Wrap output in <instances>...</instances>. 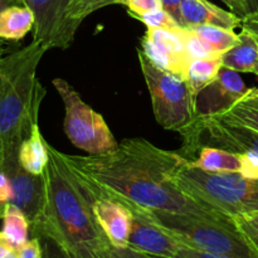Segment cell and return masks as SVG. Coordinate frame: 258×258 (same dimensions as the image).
<instances>
[{
	"instance_id": "8fae6325",
	"label": "cell",
	"mask_w": 258,
	"mask_h": 258,
	"mask_svg": "<svg viewBox=\"0 0 258 258\" xmlns=\"http://www.w3.org/2000/svg\"><path fill=\"white\" fill-rule=\"evenodd\" d=\"M249 91L239 72L222 67L218 75L196 97L197 118L221 116Z\"/></svg>"
},
{
	"instance_id": "277c9868",
	"label": "cell",
	"mask_w": 258,
	"mask_h": 258,
	"mask_svg": "<svg viewBox=\"0 0 258 258\" xmlns=\"http://www.w3.org/2000/svg\"><path fill=\"white\" fill-rule=\"evenodd\" d=\"M173 180L197 202L232 219L258 213V179L238 173H208L185 165L174 174Z\"/></svg>"
},
{
	"instance_id": "d590c367",
	"label": "cell",
	"mask_w": 258,
	"mask_h": 258,
	"mask_svg": "<svg viewBox=\"0 0 258 258\" xmlns=\"http://www.w3.org/2000/svg\"><path fill=\"white\" fill-rule=\"evenodd\" d=\"M15 251H17V248H14L10 244V242L5 238L3 232H0V258H7L9 254H12Z\"/></svg>"
},
{
	"instance_id": "8992f818",
	"label": "cell",
	"mask_w": 258,
	"mask_h": 258,
	"mask_svg": "<svg viewBox=\"0 0 258 258\" xmlns=\"http://www.w3.org/2000/svg\"><path fill=\"white\" fill-rule=\"evenodd\" d=\"M138 58L159 125L181 135L197 120L196 95L185 78L154 64L139 48Z\"/></svg>"
},
{
	"instance_id": "74e56055",
	"label": "cell",
	"mask_w": 258,
	"mask_h": 258,
	"mask_svg": "<svg viewBox=\"0 0 258 258\" xmlns=\"http://www.w3.org/2000/svg\"><path fill=\"white\" fill-rule=\"evenodd\" d=\"M243 2L244 5H246L248 14L258 13V0H243Z\"/></svg>"
},
{
	"instance_id": "f1b7e54d",
	"label": "cell",
	"mask_w": 258,
	"mask_h": 258,
	"mask_svg": "<svg viewBox=\"0 0 258 258\" xmlns=\"http://www.w3.org/2000/svg\"><path fill=\"white\" fill-rule=\"evenodd\" d=\"M42 254L43 247L39 237H33L28 239L27 243L17 249L18 258H42Z\"/></svg>"
},
{
	"instance_id": "6da1fadb",
	"label": "cell",
	"mask_w": 258,
	"mask_h": 258,
	"mask_svg": "<svg viewBox=\"0 0 258 258\" xmlns=\"http://www.w3.org/2000/svg\"><path fill=\"white\" fill-rule=\"evenodd\" d=\"M62 155L90 196L110 197L146 211L234 222L176 186L174 174L188 165V159L145 139H126L113 151L100 155Z\"/></svg>"
},
{
	"instance_id": "ffe728a7",
	"label": "cell",
	"mask_w": 258,
	"mask_h": 258,
	"mask_svg": "<svg viewBox=\"0 0 258 258\" xmlns=\"http://www.w3.org/2000/svg\"><path fill=\"white\" fill-rule=\"evenodd\" d=\"M3 234L14 248H19L28 242L30 222L27 216L12 203L5 204L3 213Z\"/></svg>"
},
{
	"instance_id": "4fadbf2b",
	"label": "cell",
	"mask_w": 258,
	"mask_h": 258,
	"mask_svg": "<svg viewBox=\"0 0 258 258\" xmlns=\"http://www.w3.org/2000/svg\"><path fill=\"white\" fill-rule=\"evenodd\" d=\"M188 165L208 173H238L258 179V154L253 151L236 153L214 146H199Z\"/></svg>"
},
{
	"instance_id": "e0dca14e",
	"label": "cell",
	"mask_w": 258,
	"mask_h": 258,
	"mask_svg": "<svg viewBox=\"0 0 258 258\" xmlns=\"http://www.w3.org/2000/svg\"><path fill=\"white\" fill-rule=\"evenodd\" d=\"M34 28V14L24 4H10L0 12V38L22 40Z\"/></svg>"
},
{
	"instance_id": "f35d334b",
	"label": "cell",
	"mask_w": 258,
	"mask_h": 258,
	"mask_svg": "<svg viewBox=\"0 0 258 258\" xmlns=\"http://www.w3.org/2000/svg\"><path fill=\"white\" fill-rule=\"evenodd\" d=\"M4 208H5V204H0V219L3 218V213H4Z\"/></svg>"
},
{
	"instance_id": "60d3db41",
	"label": "cell",
	"mask_w": 258,
	"mask_h": 258,
	"mask_svg": "<svg viewBox=\"0 0 258 258\" xmlns=\"http://www.w3.org/2000/svg\"><path fill=\"white\" fill-rule=\"evenodd\" d=\"M14 4H22V0H12Z\"/></svg>"
},
{
	"instance_id": "7402d4cb",
	"label": "cell",
	"mask_w": 258,
	"mask_h": 258,
	"mask_svg": "<svg viewBox=\"0 0 258 258\" xmlns=\"http://www.w3.org/2000/svg\"><path fill=\"white\" fill-rule=\"evenodd\" d=\"M186 28L199 35L216 54H223L229 48L233 47L238 39V34H236L234 30L216 25H191Z\"/></svg>"
},
{
	"instance_id": "cb8c5ba5",
	"label": "cell",
	"mask_w": 258,
	"mask_h": 258,
	"mask_svg": "<svg viewBox=\"0 0 258 258\" xmlns=\"http://www.w3.org/2000/svg\"><path fill=\"white\" fill-rule=\"evenodd\" d=\"M135 19L140 20L141 23L146 25L148 28H164V29H175L180 25L176 23V20L169 14L168 12L161 8V9L154 10V12L145 13L140 15H131ZM183 28V27H181Z\"/></svg>"
},
{
	"instance_id": "4316f807",
	"label": "cell",
	"mask_w": 258,
	"mask_h": 258,
	"mask_svg": "<svg viewBox=\"0 0 258 258\" xmlns=\"http://www.w3.org/2000/svg\"><path fill=\"white\" fill-rule=\"evenodd\" d=\"M123 5L128 9L130 15L145 14L163 8L161 0H125Z\"/></svg>"
},
{
	"instance_id": "f546056e",
	"label": "cell",
	"mask_w": 258,
	"mask_h": 258,
	"mask_svg": "<svg viewBox=\"0 0 258 258\" xmlns=\"http://www.w3.org/2000/svg\"><path fill=\"white\" fill-rule=\"evenodd\" d=\"M13 197L12 183L9 176L0 169V204L10 203Z\"/></svg>"
},
{
	"instance_id": "8d00e7d4",
	"label": "cell",
	"mask_w": 258,
	"mask_h": 258,
	"mask_svg": "<svg viewBox=\"0 0 258 258\" xmlns=\"http://www.w3.org/2000/svg\"><path fill=\"white\" fill-rule=\"evenodd\" d=\"M10 4H14V3L12 0H0V12L7 7H9ZM3 57H4V40L0 38V60H2Z\"/></svg>"
},
{
	"instance_id": "484cf974",
	"label": "cell",
	"mask_w": 258,
	"mask_h": 258,
	"mask_svg": "<svg viewBox=\"0 0 258 258\" xmlns=\"http://www.w3.org/2000/svg\"><path fill=\"white\" fill-rule=\"evenodd\" d=\"M185 38H186V49H188L189 55L191 60L196 58H204L209 55H216V53L211 49L208 44L202 39L199 35L191 32L190 29L185 28Z\"/></svg>"
},
{
	"instance_id": "4dcf8cb0",
	"label": "cell",
	"mask_w": 258,
	"mask_h": 258,
	"mask_svg": "<svg viewBox=\"0 0 258 258\" xmlns=\"http://www.w3.org/2000/svg\"><path fill=\"white\" fill-rule=\"evenodd\" d=\"M183 0H161V4H163V9L165 12H168L174 19L176 20L180 27L184 28L183 20H181V14H180V4Z\"/></svg>"
},
{
	"instance_id": "3957f363",
	"label": "cell",
	"mask_w": 258,
	"mask_h": 258,
	"mask_svg": "<svg viewBox=\"0 0 258 258\" xmlns=\"http://www.w3.org/2000/svg\"><path fill=\"white\" fill-rule=\"evenodd\" d=\"M47 50L33 39L0 60V161L18 158L20 145L38 123L45 90L37 71Z\"/></svg>"
},
{
	"instance_id": "2e32d148",
	"label": "cell",
	"mask_w": 258,
	"mask_h": 258,
	"mask_svg": "<svg viewBox=\"0 0 258 258\" xmlns=\"http://www.w3.org/2000/svg\"><path fill=\"white\" fill-rule=\"evenodd\" d=\"M223 67L236 72L253 73L258 62V42L248 29L242 27L238 39L232 48L222 54Z\"/></svg>"
},
{
	"instance_id": "ba28073f",
	"label": "cell",
	"mask_w": 258,
	"mask_h": 258,
	"mask_svg": "<svg viewBox=\"0 0 258 258\" xmlns=\"http://www.w3.org/2000/svg\"><path fill=\"white\" fill-rule=\"evenodd\" d=\"M34 14L33 39L48 49H67L77 30L70 22L72 0H22Z\"/></svg>"
},
{
	"instance_id": "7a4b0ae2",
	"label": "cell",
	"mask_w": 258,
	"mask_h": 258,
	"mask_svg": "<svg viewBox=\"0 0 258 258\" xmlns=\"http://www.w3.org/2000/svg\"><path fill=\"white\" fill-rule=\"evenodd\" d=\"M47 148V206L42 219L30 227L33 237L54 239L72 258H107L112 246L96 221L90 194L62 153L48 141Z\"/></svg>"
},
{
	"instance_id": "7c38bea8",
	"label": "cell",
	"mask_w": 258,
	"mask_h": 258,
	"mask_svg": "<svg viewBox=\"0 0 258 258\" xmlns=\"http://www.w3.org/2000/svg\"><path fill=\"white\" fill-rule=\"evenodd\" d=\"M125 204V203H123ZM126 206L133 213L130 238L127 248L140 253L158 258H175L183 244L171 234L164 231L150 216L146 209Z\"/></svg>"
},
{
	"instance_id": "1f68e13d",
	"label": "cell",
	"mask_w": 258,
	"mask_h": 258,
	"mask_svg": "<svg viewBox=\"0 0 258 258\" xmlns=\"http://www.w3.org/2000/svg\"><path fill=\"white\" fill-rule=\"evenodd\" d=\"M107 258H153L131 248H115L112 247Z\"/></svg>"
},
{
	"instance_id": "44dd1931",
	"label": "cell",
	"mask_w": 258,
	"mask_h": 258,
	"mask_svg": "<svg viewBox=\"0 0 258 258\" xmlns=\"http://www.w3.org/2000/svg\"><path fill=\"white\" fill-rule=\"evenodd\" d=\"M217 117L258 131V88H249L248 92L231 110Z\"/></svg>"
},
{
	"instance_id": "e575fe53",
	"label": "cell",
	"mask_w": 258,
	"mask_h": 258,
	"mask_svg": "<svg viewBox=\"0 0 258 258\" xmlns=\"http://www.w3.org/2000/svg\"><path fill=\"white\" fill-rule=\"evenodd\" d=\"M241 27L248 29L254 35V38H256V40L258 42V13L248 14L247 17H244L243 20H242Z\"/></svg>"
},
{
	"instance_id": "ab89813d",
	"label": "cell",
	"mask_w": 258,
	"mask_h": 258,
	"mask_svg": "<svg viewBox=\"0 0 258 258\" xmlns=\"http://www.w3.org/2000/svg\"><path fill=\"white\" fill-rule=\"evenodd\" d=\"M253 73H254V75H256L257 77H258V62H257L256 67H254V70H253Z\"/></svg>"
},
{
	"instance_id": "d4e9b609",
	"label": "cell",
	"mask_w": 258,
	"mask_h": 258,
	"mask_svg": "<svg viewBox=\"0 0 258 258\" xmlns=\"http://www.w3.org/2000/svg\"><path fill=\"white\" fill-rule=\"evenodd\" d=\"M233 221L242 236L258 253V213L237 217Z\"/></svg>"
},
{
	"instance_id": "d6a6232c",
	"label": "cell",
	"mask_w": 258,
	"mask_h": 258,
	"mask_svg": "<svg viewBox=\"0 0 258 258\" xmlns=\"http://www.w3.org/2000/svg\"><path fill=\"white\" fill-rule=\"evenodd\" d=\"M175 258H227L222 256H214V254L206 253V252L196 251V249L188 248V247H183L176 254Z\"/></svg>"
},
{
	"instance_id": "5bb4252c",
	"label": "cell",
	"mask_w": 258,
	"mask_h": 258,
	"mask_svg": "<svg viewBox=\"0 0 258 258\" xmlns=\"http://www.w3.org/2000/svg\"><path fill=\"white\" fill-rule=\"evenodd\" d=\"M93 214L106 238L115 248H127L133 226L130 208L117 199L105 196H90Z\"/></svg>"
},
{
	"instance_id": "83f0119b",
	"label": "cell",
	"mask_w": 258,
	"mask_h": 258,
	"mask_svg": "<svg viewBox=\"0 0 258 258\" xmlns=\"http://www.w3.org/2000/svg\"><path fill=\"white\" fill-rule=\"evenodd\" d=\"M39 238L42 241L43 247L42 258H72L68 254V252L60 244H58L54 239L45 236H40Z\"/></svg>"
},
{
	"instance_id": "d6986e66",
	"label": "cell",
	"mask_w": 258,
	"mask_h": 258,
	"mask_svg": "<svg viewBox=\"0 0 258 258\" xmlns=\"http://www.w3.org/2000/svg\"><path fill=\"white\" fill-rule=\"evenodd\" d=\"M223 67L222 62V54L209 55L204 58H196L191 60L188 66L185 73V80L190 86L193 93L198 95L208 83L216 78L219 70Z\"/></svg>"
},
{
	"instance_id": "9c48e42d",
	"label": "cell",
	"mask_w": 258,
	"mask_h": 258,
	"mask_svg": "<svg viewBox=\"0 0 258 258\" xmlns=\"http://www.w3.org/2000/svg\"><path fill=\"white\" fill-rule=\"evenodd\" d=\"M140 49L158 67L185 77L191 62L186 49L185 28H148L141 39Z\"/></svg>"
},
{
	"instance_id": "ac0fdd59",
	"label": "cell",
	"mask_w": 258,
	"mask_h": 258,
	"mask_svg": "<svg viewBox=\"0 0 258 258\" xmlns=\"http://www.w3.org/2000/svg\"><path fill=\"white\" fill-rule=\"evenodd\" d=\"M19 163L28 173L43 175L49 161L47 141L43 139L39 125H34L30 135L25 139L19 148Z\"/></svg>"
},
{
	"instance_id": "9a60e30c",
	"label": "cell",
	"mask_w": 258,
	"mask_h": 258,
	"mask_svg": "<svg viewBox=\"0 0 258 258\" xmlns=\"http://www.w3.org/2000/svg\"><path fill=\"white\" fill-rule=\"evenodd\" d=\"M180 14L184 28L191 25H216L234 30L242 25L243 18L231 10L222 9L208 0H183Z\"/></svg>"
},
{
	"instance_id": "52a82bcc",
	"label": "cell",
	"mask_w": 258,
	"mask_h": 258,
	"mask_svg": "<svg viewBox=\"0 0 258 258\" xmlns=\"http://www.w3.org/2000/svg\"><path fill=\"white\" fill-rule=\"evenodd\" d=\"M53 86L64 105V133L76 148L90 155L113 151L118 146L102 115L88 106L80 93L63 78H54Z\"/></svg>"
},
{
	"instance_id": "603a6c76",
	"label": "cell",
	"mask_w": 258,
	"mask_h": 258,
	"mask_svg": "<svg viewBox=\"0 0 258 258\" xmlns=\"http://www.w3.org/2000/svg\"><path fill=\"white\" fill-rule=\"evenodd\" d=\"M117 4L116 0H72L70 8V22L76 30L80 28L81 23L95 13L108 5Z\"/></svg>"
},
{
	"instance_id": "b9f144b4",
	"label": "cell",
	"mask_w": 258,
	"mask_h": 258,
	"mask_svg": "<svg viewBox=\"0 0 258 258\" xmlns=\"http://www.w3.org/2000/svg\"><path fill=\"white\" fill-rule=\"evenodd\" d=\"M116 3H117V4H122V5H123V3H125V0H116Z\"/></svg>"
},
{
	"instance_id": "7bdbcfd3",
	"label": "cell",
	"mask_w": 258,
	"mask_h": 258,
	"mask_svg": "<svg viewBox=\"0 0 258 258\" xmlns=\"http://www.w3.org/2000/svg\"><path fill=\"white\" fill-rule=\"evenodd\" d=\"M153 258H158V257H153Z\"/></svg>"
},
{
	"instance_id": "5b68a950",
	"label": "cell",
	"mask_w": 258,
	"mask_h": 258,
	"mask_svg": "<svg viewBox=\"0 0 258 258\" xmlns=\"http://www.w3.org/2000/svg\"><path fill=\"white\" fill-rule=\"evenodd\" d=\"M148 213L184 247L227 258H258V253L234 222L163 211H148Z\"/></svg>"
},
{
	"instance_id": "30bf717a",
	"label": "cell",
	"mask_w": 258,
	"mask_h": 258,
	"mask_svg": "<svg viewBox=\"0 0 258 258\" xmlns=\"http://www.w3.org/2000/svg\"><path fill=\"white\" fill-rule=\"evenodd\" d=\"M0 169L10 179L13 197L10 203L17 206L27 216L30 227L42 219L47 206V184L45 176L28 173L19 163V158L5 159Z\"/></svg>"
},
{
	"instance_id": "836d02e7",
	"label": "cell",
	"mask_w": 258,
	"mask_h": 258,
	"mask_svg": "<svg viewBox=\"0 0 258 258\" xmlns=\"http://www.w3.org/2000/svg\"><path fill=\"white\" fill-rule=\"evenodd\" d=\"M222 2L227 5V8H229L231 12H233L238 17L244 18L248 15V12H247V8L244 5L243 0H222Z\"/></svg>"
}]
</instances>
